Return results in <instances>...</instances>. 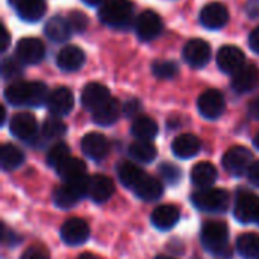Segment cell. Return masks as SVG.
Wrapping results in <instances>:
<instances>
[{"instance_id": "obj_40", "label": "cell", "mask_w": 259, "mask_h": 259, "mask_svg": "<svg viewBox=\"0 0 259 259\" xmlns=\"http://www.w3.org/2000/svg\"><path fill=\"white\" fill-rule=\"evenodd\" d=\"M68 23H70L73 32L80 33V32H83V30L87 29L88 18H87V15H85L83 12H80V11H73V12H70V15H68Z\"/></svg>"}, {"instance_id": "obj_41", "label": "cell", "mask_w": 259, "mask_h": 259, "mask_svg": "<svg viewBox=\"0 0 259 259\" xmlns=\"http://www.w3.org/2000/svg\"><path fill=\"white\" fill-rule=\"evenodd\" d=\"M123 111H124L126 117H134L141 111V103L138 100H135V99H131L129 102H126L123 105Z\"/></svg>"}, {"instance_id": "obj_21", "label": "cell", "mask_w": 259, "mask_h": 259, "mask_svg": "<svg viewBox=\"0 0 259 259\" xmlns=\"http://www.w3.org/2000/svg\"><path fill=\"white\" fill-rule=\"evenodd\" d=\"M14 6L17 15L27 23H35L41 20L46 12V2L44 0H9Z\"/></svg>"}, {"instance_id": "obj_12", "label": "cell", "mask_w": 259, "mask_h": 259, "mask_svg": "<svg viewBox=\"0 0 259 259\" xmlns=\"http://www.w3.org/2000/svg\"><path fill=\"white\" fill-rule=\"evenodd\" d=\"M90 237V226L82 219H70L61 228V238L68 246H80Z\"/></svg>"}, {"instance_id": "obj_24", "label": "cell", "mask_w": 259, "mask_h": 259, "mask_svg": "<svg viewBox=\"0 0 259 259\" xmlns=\"http://www.w3.org/2000/svg\"><path fill=\"white\" fill-rule=\"evenodd\" d=\"M200 140L196 135L191 134H182L179 137L175 138L173 144H171V150L173 153L181 158V159H188L196 156L200 152Z\"/></svg>"}, {"instance_id": "obj_7", "label": "cell", "mask_w": 259, "mask_h": 259, "mask_svg": "<svg viewBox=\"0 0 259 259\" xmlns=\"http://www.w3.org/2000/svg\"><path fill=\"white\" fill-rule=\"evenodd\" d=\"M135 32L141 41H152L162 32V18L155 11H144L135 21Z\"/></svg>"}, {"instance_id": "obj_4", "label": "cell", "mask_w": 259, "mask_h": 259, "mask_svg": "<svg viewBox=\"0 0 259 259\" xmlns=\"http://www.w3.org/2000/svg\"><path fill=\"white\" fill-rule=\"evenodd\" d=\"M87 187L88 176L79 181L65 182L53 191V203L61 209H70L74 205H77V202L83 196H87Z\"/></svg>"}, {"instance_id": "obj_33", "label": "cell", "mask_w": 259, "mask_h": 259, "mask_svg": "<svg viewBox=\"0 0 259 259\" xmlns=\"http://www.w3.org/2000/svg\"><path fill=\"white\" fill-rule=\"evenodd\" d=\"M237 250L246 259L259 258V235L258 234H243L237 240Z\"/></svg>"}, {"instance_id": "obj_18", "label": "cell", "mask_w": 259, "mask_h": 259, "mask_svg": "<svg viewBox=\"0 0 259 259\" xmlns=\"http://www.w3.org/2000/svg\"><path fill=\"white\" fill-rule=\"evenodd\" d=\"M109 99H111V94H109V90L105 85H102L99 82H91L82 90L80 102H82V106L85 109L94 112L97 108H100Z\"/></svg>"}, {"instance_id": "obj_6", "label": "cell", "mask_w": 259, "mask_h": 259, "mask_svg": "<svg viewBox=\"0 0 259 259\" xmlns=\"http://www.w3.org/2000/svg\"><path fill=\"white\" fill-rule=\"evenodd\" d=\"M253 164V155L249 149L235 146L229 149L223 156V167L228 173L234 176L247 175Z\"/></svg>"}, {"instance_id": "obj_5", "label": "cell", "mask_w": 259, "mask_h": 259, "mask_svg": "<svg viewBox=\"0 0 259 259\" xmlns=\"http://www.w3.org/2000/svg\"><path fill=\"white\" fill-rule=\"evenodd\" d=\"M228 238H229L228 226L222 222L206 223L200 234L203 247L206 250H209L212 255H217L219 252H222L228 247Z\"/></svg>"}, {"instance_id": "obj_13", "label": "cell", "mask_w": 259, "mask_h": 259, "mask_svg": "<svg viewBox=\"0 0 259 259\" xmlns=\"http://www.w3.org/2000/svg\"><path fill=\"white\" fill-rule=\"evenodd\" d=\"M259 206V197L252 194V193H240L235 202V219L243 223V225H249V223H255V217H256V211Z\"/></svg>"}, {"instance_id": "obj_46", "label": "cell", "mask_w": 259, "mask_h": 259, "mask_svg": "<svg viewBox=\"0 0 259 259\" xmlns=\"http://www.w3.org/2000/svg\"><path fill=\"white\" fill-rule=\"evenodd\" d=\"M2 42H0V49H2V52H5L8 47H9V32L3 27V30H2Z\"/></svg>"}, {"instance_id": "obj_37", "label": "cell", "mask_w": 259, "mask_h": 259, "mask_svg": "<svg viewBox=\"0 0 259 259\" xmlns=\"http://www.w3.org/2000/svg\"><path fill=\"white\" fill-rule=\"evenodd\" d=\"M152 70L153 74L159 79H173L178 74L179 67L173 61H156L152 65Z\"/></svg>"}, {"instance_id": "obj_29", "label": "cell", "mask_w": 259, "mask_h": 259, "mask_svg": "<svg viewBox=\"0 0 259 259\" xmlns=\"http://www.w3.org/2000/svg\"><path fill=\"white\" fill-rule=\"evenodd\" d=\"M134 191H135L138 199H141L144 202H155L162 196L164 190H162V184L158 179L146 175L141 179V182L135 187Z\"/></svg>"}, {"instance_id": "obj_26", "label": "cell", "mask_w": 259, "mask_h": 259, "mask_svg": "<svg viewBox=\"0 0 259 259\" xmlns=\"http://www.w3.org/2000/svg\"><path fill=\"white\" fill-rule=\"evenodd\" d=\"M121 109L123 108L120 106V102L111 97L106 103H103L93 112V121L99 126H111L118 120Z\"/></svg>"}, {"instance_id": "obj_30", "label": "cell", "mask_w": 259, "mask_h": 259, "mask_svg": "<svg viewBox=\"0 0 259 259\" xmlns=\"http://www.w3.org/2000/svg\"><path fill=\"white\" fill-rule=\"evenodd\" d=\"M132 135L138 140H144V141H150L158 135V124L153 118L143 115L134 120L132 124Z\"/></svg>"}, {"instance_id": "obj_34", "label": "cell", "mask_w": 259, "mask_h": 259, "mask_svg": "<svg viewBox=\"0 0 259 259\" xmlns=\"http://www.w3.org/2000/svg\"><path fill=\"white\" fill-rule=\"evenodd\" d=\"M129 155L138 162H152L156 158V147L150 141L138 140L131 144Z\"/></svg>"}, {"instance_id": "obj_51", "label": "cell", "mask_w": 259, "mask_h": 259, "mask_svg": "<svg viewBox=\"0 0 259 259\" xmlns=\"http://www.w3.org/2000/svg\"><path fill=\"white\" fill-rule=\"evenodd\" d=\"M255 223L259 225V206H258V211H256V217H255Z\"/></svg>"}, {"instance_id": "obj_36", "label": "cell", "mask_w": 259, "mask_h": 259, "mask_svg": "<svg viewBox=\"0 0 259 259\" xmlns=\"http://www.w3.org/2000/svg\"><path fill=\"white\" fill-rule=\"evenodd\" d=\"M68 158H70V149H68V146L64 144V143H58V144H55L49 150V153H47V164L56 170Z\"/></svg>"}, {"instance_id": "obj_50", "label": "cell", "mask_w": 259, "mask_h": 259, "mask_svg": "<svg viewBox=\"0 0 259 259\" xmlns=\"http://www.w3.org/2000/svg\"><path fill=\"white\" fill-rule=\"evenodd\" d=\"M253 146L259 150V132L255 135V138H253Z\"/></svg>"}, {"instance_id": "obj_38", "label": "cell", "mask_w": 259, "mask_h": 259, "mask_svg": "<svg viewBox=\"0 0 259 259\" xmlns=\"http://www.w3.org/2000/svg\"><path fill=\"white\" fill-rule=\"evenodd\" d=\"M21 64L18 59H14V58H6L3 59V64H2V74H3V79L5 80H14L17 77H20L23 74V70H21Z\"/></svg>"}, {"instance_id": "obj_32", "label": "cell", "mask_w": 259, "mask_h": 259, "mask_svg": "<svg viewBox=\"0 0 259 259\" xmlns=\"http://www.w3.org/2000/svg\"><path fill=\"white\" fill-rule=\"evenodd\" d=\"M118 179L126 188H134L141 182V179L146 176V173L134 162H123L118 167Z\"/></svg>"}, {"instance_id": "obj_48", "label": "cell", "mask_w": 259, "mask_h": 259, "mask_svg": "<svg viewBox=\"0 0 259 259\" xmlns=\"http://www.w3.org/2000/svg\"><path fill=\"white\" fill-rule=\"evenodd\" d=\"M106 0H83V3H87L88 6H102Z\"/></svg>"}, {"instance_id": "obj_8", "label": "cell", "mask_w": 259, "mask_h": 259, "mask_svg": "<svg viewBox=\"0 0 259 259\" xmlns=\"http://www.w3.org/2000/svg\"><path fill=\"white\" fill-rule=\"evenodd\" d=\"M197 108L202 117L208 120L219 118L225 111V97L219 90H206L197 100Z\"/></svg>"}, {"instance_id": "obj_53", "label": "cell", "mask_w": 259, "mask_h": 259, "mask_svg": "<svg viewBox=\"0 0 259 259\" xmlns=\"http://www.w3.org/2000/svg\"><path fill=\"white\" fill-rule=\"evenodd\" d=\"M196 259H200V258H196Z\"/></svg>"}, {"instance_id": "obj_19", "label": "cell", "mask_w": 259, "mask_h": 259, "mask_svg": "<svg viewBox=\"0 0 259 259\" xmlns=\"http://www.w3.org/2000/svg\"><path fill=\"white\" fill-rule=\"evenodd\" d=\"M9 131L15 138L27 141V140L35 137V134L38 131V124H36V120L32 114L20 112V114H15L12 117L11 124H9Z\"/></svg>"}, {"instance_id": "obj_20", "label": "cell", "mask_w": 259, "mask_h": 259, "mask_svg": "<svg viewBox=\"0 0 259 259\" xmlns=\"http://www.w3.org/2000/svg\"><path fill=\"white\" fill-rule=\"evenodd\" d=\"M259 83V70L256 65H244L235 74H232V90L238 94L250 93Z\"/></svg>"}, {"instance_id": "obj_49", "label": "cell", "mask_w": 259, "mask_h": 259, "mask_svg": "<svg viewBox=\"0 0 259 259\" xmlns=\"http://www.w3.org/2000/svg\"><path fill=\"white\" fill-rule=\"evenodd\" d=\"M77 259H99L97 256H94L93 253H83V255H80Z\"/></svg>"}, {"instance_id": "obj_28", "label": "cell", "mask_w": 259, "mask_h": 259, "mask_svg": "<svg viewBox=\"0 0 259 259\" xmlns=\"http://www.w3.org/2000/svg\"><path fill=\"white\" fill-rule=\"evenodd\" d=\"M58 175L61 179H64V182H73V181H79L87 178V165L83 161L77 159V158H68L67 161H64L58 168H56Z\"/></svg>"}, {"instance_id": "obj_2", "label": "cell", "mask_w": 259, "mask_h": 259, "mask_svg": "<svg viewBox=\"0 0 259 259\" xmlns=\"http://www.w3.org/2000/svg\"><path fill=\"white\" fill-rule=\"evenodd\" d=\"M132 12L134 9L129 0H106L99 9V18L109 27L121 29L131 23Z\"/></svg>"}, {"instance_id": "obj_22", "label": "cell", "mask_w": 259, "mask_h": 259, "mask_svg": "<svg viewBox=\"0 0 259 259\" xmlns=\"http://www.w3.org/2000/svg\"><path fill=\"white\" fill-rule=\"evenodd\" d=\"M85 62V53L77 46H65L56 56V65L64 71H77Z\"/></svg>"}, {"instance_id": "obj_10", "label": "cell", "mask_w": 259, "mask_h": 259, "mask_svg": "<svg viewBox=\"0 0 259 259\" xmlns=\"http://www.w3.org/2000/svg\"><path fill=\"white\" fill-rule=\"evenodd\" d=\"M44 53H46L44 44L33 36L20 39L15 47L17 59L23 64H38L44 58Z\"/></svg>"}, {"instance_id": "obj_42", "label": "cell", "mask_w": 259, "mask_h": 259, "mask_svg": "<svg viewBox=\"0 0 259 259\" xmlns=\"http://www.w3.org/2000/svg\"><path fill=\"white\" fill-rule=\"evenodd\" d=\"M20 259H49V256L44 250H41L38 247H30L21 255Z\"/></svg>"}, {"instance_id": "obj_39", "label": "cell", "mask_w": 259, "mask_h": 259, "mask_svg": "<svg viewBox=\"0 0 259 259\" xmlns=\"http://www.w3.org/2000/svg\"><path fill=\"white\" fill-rule=\"evenodd\" d=\"M158 171H159L161 178H162L167 184H170V185H176V184L182 179V171H181V168H179L178 165H175V164H170V162L161 164L159 168H158Z\"/></svg>"}, {"instance_id": "obj_3", "label": "cell", "mask_w": 259, "mask_h": 259, "mask_svg": "<svg viewBox=\"0 0 259 259\" xmlns=\"http://www.w3.org/2000/svg\"><path fill=\"white\" fill-rule=\"evenodd\" d=\"M193 205L203 212L222 214L229 208V194L219 188H203L193 194Z\"/></svg>"}, {"instance_id": "obj_35", "label": "cell", "mask_w": 259, "mask_h": 259, "mask_svg": "<svg viewBox=\"0 0 259 259\" xmlns=\"http://www.w3.org/2000/svg\"><path fill=\"white\" fill-rule=\"evenodd\" d=\"M67 132V126L65 123L58 118V117H52V118H47L42 124V135L46 140H56V138H61L64 137Z\"/></svg>"}, {"instance_id": "obj_11", "label": "cell", "mask_w": 259, "mask_h": 259, "mask_svg": "<svg viewBox=\"0 0 259 259\" xmlns=\"http://www.w3.org/2000/svg\"><path fill=\"white\" fill-rule=\"evenodd\" d=\"M211 58V47L203 39H191L184 47V59L190 67L202 68L209 62Z\"/></svg>"}, {"instance_id": "obj_16", "label": "cell", "mask_w": 259, "mask_h": 259, "mask_svg": "<svg viewBox=\"0 0 259 259\" xmlns=\"http://www.w3.org/2000/svg\"><path fill=\"white\" fill-rule=\"evenodd\" d=\"M80 147H82L83 155L93 161H102L109 152L108 140L102 134H97V132L87 134L80 141Z\"/></svg>"}, {"instance_id": "obj_54", "label": "cell", "mask_w": 259, "mask_h": 259, "mask_svg": "<svg viewBox=\"0 0 259 259\" xmlns=\"http://www.w3.org/2000/svg\"><path fill=\"white\" fill-rule=\"evenodd\" d=\"M258 259H259V258H258Z\"/></svg>"}, {"instance_id": "obj_15", "label": "cell", "mask_w": 259, "mask_h": 259, "mask_svg": "<svg viewBox=\"0 0 259 259\" xmlns=\"http://www.w3.org/2000/svg\"><path fill=\"white\" fill-rule=\"evenodd\" d=\"M114 194V184L108 176L94 175L88 178L87 196L96 203H105Z\"/></svg>"}, {"instance_id": "obj_43", "label": "cell", "mask_w": 259, "mask_h": 259, "mask_svg": "<svg viewBox=\"0 0 259 259\" xmlns=\"http://www.w3.org/2000/svg\"><path fill=\"white\" fill-rule=\"evenodd\" d=\"M247 178H249L252 185H255V187L259 188V161H255L252 164V167H250V170L247 173Z\"/></svg>"}, {"instance_id": "obj_9", "label": "cell", "mask_w": 259, "mask_h": 259, "mask_svg": "<svg viewBox=\"0 0 259 259\" xmlns=\"http://www.w3.org/2000/svg\"><path fill=\"white\" fill-rule=\"evenodd\" d=\"M217 65L226 74H235L246 65V56L237 46H223L217 53Z\"/></svg>"}, {"instance_id": "obj_27", "label": "cell", "mask_w": 259, "mask_h": 259, "mask_svg": "<svg viewBox=\"0 0 259 259\" xmlns=\"http://www.w3.org/2000/svg\"><path fill=\"white\" fill-rule=\"evenodd\" d=\"M217 181V168L206 161H202L196 164L191 170V182L199 187L200 190L203 188H211V185Z\"/></svg>"}, {"instance_id": "obj_44", "label": "cell", "mask_w": 259, "mask_h": 259, "mask_svg": "<svg viewBox=\"0 0 259 259\" xmlns=\"http://www.w3.org/2000/svg\"><path fill=\"white\" fill-rule=\"evenodd\" d=\"M249 46L255 53L259 55V27L252 30V33L249 35Z\"/></svg>"}, {"instance_id": "obj_1", "label": "cell", "mask_w": 259, "mask_h": 259, "mask_svg": "<svg viewBox=\"0 0 259 259\" xmlns=\"http://www.w3.org/2000/svg\"><path fill=\"white\" fill-rule=\"evenodd\" d=\"M49 90L42 82H12L5 90V99L12 106H32L38 108L47 103Z\"/></svg>"}, {"instance_id": "obj_14", "label": "cell", "mask_w": 259, "mask_h": 259, "mask_svg": "<svg viewBox=\"0 0 259 259\" xmlns=\"http://www.w3.org/2000/svg\"><path fill=\"white\" fill-rule=\"evenodd\" d=\"M73 106H74L73 93L65 87L53 90L47 99V108L55 117H64L70 114Z\"/></svg>"}, {"instance_id": "obj_17", "label": "cell", "mask_w": 259, "mask_h": 259, "mask_svg": "<svg viewBox=\"0 0 259 259\" xmlns=\"http://www.w3.org/2000/svg\"><path fill=\"white\" fill-rule=\"evenodd\" d=\"M228 20H229L228 8L219 2H212L209 5H206L200 12L202 24L212 30H217V29H222L223 26H226Z\"/></svg>"}, {"instance_id": "obj_47", "label": "cell", "mask_w": 259, "mask_h": 259, "mask_svg": "<svg viewBox=\"0 0 259 259\" xmlns=\"http://www.w3.org/2000/svg\"><path fill=\"white\" fill-rule=\"evenodd\" d=\"M217 259H232V252H231V249L229 247H226L225 250H222V252H219L217 255H214Z\"/></svg>"}, {"instance_id": "obj_45", "label": "cell", "mask_w": 259, "mask_h": 259, "mask_svg": "<svg viewBox=\"0 0 259 259\" xmlns=\"http://www.w3.org/2000/svg\"><path fill=\"white\" fill-rule=\"evenodd\" d=\"M249 115L253 120L259 121V97H255L250 103H249Z\"/></svg>"}, {"instance_id": "obj_31", "label": "cell", "mask_w": 259, "mask_h": 259, "mask_svg": "<svg viewBox=\"0 0 259 259\" xmlns=\"http://www.w3.org/2000/svg\"><path fill=\"white\" fill-rule=\"evenodd\" d=\"M24 162V153L12 144H5L0 149V164L5 171H12Z\"/></svg>"}, {"instance_id": "obj_52", "label": "cell", "mask_w": 259, "mask_h": 259, "mask_svg": "<svg viewBox=\"0 0 259 259\" xmlns=\"http://www.w3.org/2000/svg\"><path fill=\"white\" fill-rule=\"evenodd\" d=\"M155 259H175V258H171V256H164V255H161V256H156Z\"/></svg>"}, {"instance_id": "obj_25", "label": "cell", "mask_w": 259, "mask_h": 259, "mask_svg": "<svg viewBox=\"0 0 259 259\" xmlns=\"http://www.w3.org/2000/svg\"><path fill=\"white\" fill-rule=\"evenodd\" d=\"M44 33L53 42L67 41L71 35V26L68 23V18H64L61 15H55L49 18V21L44 26Z\"/></svg>"}, {"instance_id": "obj_23", "label": "cell", "mask_w": 259, "mask_h": 259, "mask_svg": "<svg viewBox=\"0 0 259 259\" xmlns=\"http://www.w3.org/2000/svg\"><path fill=\"white\" fill-rule=\"evenodd\" d=\"M181 219V212L173 205H161L152 212V223L159 231L173 229Z\"/></svg>"}]
</instances>
